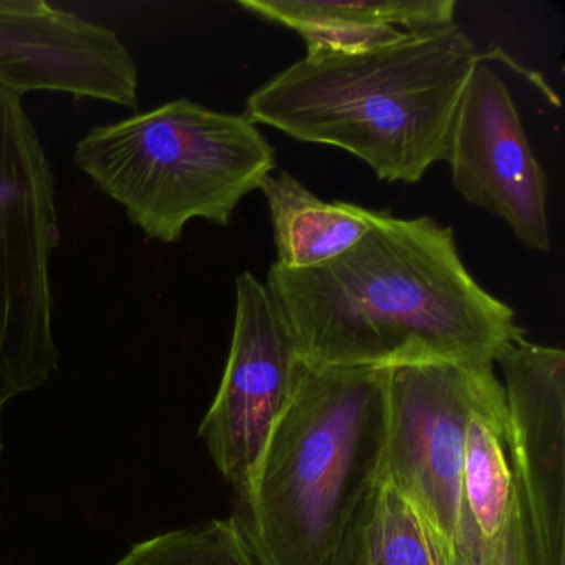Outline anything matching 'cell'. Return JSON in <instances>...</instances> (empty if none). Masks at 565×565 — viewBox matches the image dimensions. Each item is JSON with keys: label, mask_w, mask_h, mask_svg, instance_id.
<instances>
[{"label": "cell", "mask_w": 565, "mask_h": 565, "mask_svg": "<svg viewBox=\"0 0 565 565\" xmlns=\"http://www.w3.org/2000/svg\"><path fill=\"white\" fill-rule=\"evenodd\" d=\"M266 286L309 366L494 365L525 339L466 269L451 227L428 216L383 211L342 256L302 270L274 263Z\"/></svg>", "instance_id": "6da1fadb"}, {"label": "cell", "mask_w": 565, "mask_h": 565, "mask_svg": "<svg viewBox=\"0 0 565 565\" xmlns=\"http://www.w3.org/2000/svg\"><path fill=\"white\" fill-rule=\"evenodd\" d=\"M484 55L459 25L345 54H307L250 94L246 115L303 143L349 151L386 183L445 161L452 121Z\"/></svg>", "instance_id": "7a4b0ae2"}, {"label": "cell", "mask_w": 565, "mask_h": 565, "mask_svg": "<svg viewBox=\"0 0 565 565\" xmlns=\"http://www.w3.org/2000/svg\"><path fill=\"white\" fill-rule=\"evenodd\" d=\"M390 369L307 365L243 498L267 565H326L383 479Z\"/></svg>", "instance_id": "3957f363"}, {"label": "cell", "mask_w": 565, "mask_h": 565, "mask_svg": "<svg viewBox=\"0 0 565 565\" xmlns=\"http://www.w3.org/2000/svg\"><path fill=\"white\" fill-rule=\"evenodd\" d=\"M74 161L150 239L174 244L193 220L227 226L276 170V150L246 115L188 98L92 128Z\"/></svg>", "instance_id": "277c9868"}, {"label": "cell", "mask_w": 565, "mask_h": 565, "mask_svg": "<svg viewBox=\"0 0 565 565\" xmlns=\"http://www.w3.org/2000/svg\"><path fill=\"white\" fill-rule=\"evenodd\" d=\"M55 180L22 95L0 87V405L58 370L52 257Z\"/></svg>", "instance_id": "5b68a950"}, {"label": "cell", "mask_w": 565, "mask_h": 565, "mask_svg": "<svg viewBox=\"0 0 565 565\" xmlns=\"http://www.w3.org/2000/svg\"><path fill=\"white\" fill-rule=\"evenodd\" d=\"M495 380L492 365L445 362L390 369L383 479L452 551L469 422Z\"/></svg>", "instance_id": "8992f818"}, {"label": "cell", "mask_w": 565, "mask_h": 565, "mask_svg": "<svg viewBox=\"0 0 565 565\" xmlns=\"http://www.w3.org/2000/svg\"><path fill=\"white\" fill-rule=\"evenodd\" d=\"M306 369L266 284L239 274L230 356L200 436L241 499Z\"/></svg>", "instance_id": "52a82bcc"}, {"label": "cell", "mask_w": 565, "mask_h": 565, "mask_svg": "<svg viewBox=\"0 0 565 565\" xmlns=\"http://www.w3.org/2000/svg\"><path fill=\"white\" fill-rule=\"evenodd\" d=\"M498 363L525 565H565V353L522 339Z\"/></svg>", "instance_id": "ba28073f"}, {"label": "cell", "mask_w": 565, "mask_h": 565, "mask_svg": "<svg viewBox=\"0 0 565 565\" xmlns=\"http://www.w3.org/2000/svg\"><path fill=\"white\" fill-rule=\"evenodd\" d=\"M484 61L459 102L445 161L462 200L502 217L525 246L547 253V174L509 88Z\"/></svg>", "instance_id": "9c48e42d"}, {"label": "cell", "mask_w": 565, "mask_h": 565, "mask_svg": "<svg viewBox=\"0 0 565 565\" xmlns=\"http://www.w3.org/2000/svg\"><path fill=\"white\" fill-rule=\"evenodd\" d=\"M0 87L138 107V67L110 28L44 0H0Z\"/></svg>", "instance_id": "30bf717a"}, {"label": "cell", "mask_w": 565, "mask_h": 565, "mask_svg": "<svg viewBox=\"0 0 565 565\" xmlns=\"http://www.w3.org/2000/svg\"><path fill=\"white\" fill-rule=\"evenodd\" d=\"M239 8L284 25L307 54H345L455 24V0H239Z\"/></svg>", "instance_id": "8fae6325"}, {"label": "cell", "mask_w": 565, "mask_h": 565, "mask_svg": "<svg viewBox=\"0 0 565 565\" xmlns=\"http://www.w3.org/2000/svg\"><path fill=\"white\" fill-rule=\"evenodd\" d=\"M515 508L511 431L504 388L495 380L479 399L466 436L461 515L456 552L478 565L481 548L498 537Z\"/></svg>", "instance_id": "7c38bea8"}, {"label": "cell", "mask_w": 565, "mask_h": 565, "mask_svg": "<svg viewBox=\"0 0 565 565\" xmlns=\"http://www.w3.org/2000/svg\"><path fill=\"white\" fill-rule=\"evenodd\" d=\"M260 191L273 221L276 264L286 269H312L337 259L352 249L383 214L343 201L327 203L287 171L267 178Z\"/></svg>", "instance_id": "4fadbf2b"}, {"label": "cell", "mask_w": 565, "mask_h": 565, "mask_svg": "<svg viewBox=\"0 0 565 565\" xmlns=\"http://www.w3.org/2000/svg\"><path fill=\"white\" fill-rule=\"evenodd\" d=\"M115 565H267L239 515L210 519L138 542Z\"/></svg>", "instance_id": "5bb4252c"}, {"label": "cell", "mask_w": 565, "mask_h": 565, "mask_svg": "<svg viewBox=\"0 0 565 565\" xmlns=\"http://www.w3.org/2000/svg\"><path fill=\"white\" fill-rule=\"evenodd\" d=\"M365 502L356 512L342 544L333 552L326 565H383L373 547Z\"/></svg>", "instance_id": "9a60e30c"}, {"label": "cell", "mask_w": 565, "mask_h": 565, "mask_svg": "<svg viewBox=\"0 0 565 565\" xmlns=\"http://www.w3.org/2000/svg\"><path fill=\"white\" fill-rule=\"evenodd\" d=\"M478 565H525L518 505L494 541L481 548Z\"/></svg>", "instance_id": "2e32d148"}, {"label": "cell", "mask_w": 565, "mask_h": 565, "mask_svg": "<svg viewBox=\"0 0 565 565\" xmlns=\"http://www.w3.org/2000/svg\"><path fill=\"white\" fill-rule=\"evenodd\" d=\"M2 408L4 406L0 405V418H2ZM0 451H2V433H0Z\"/></svg>", "instance_id": "e0dca14e"}]
</instances>
